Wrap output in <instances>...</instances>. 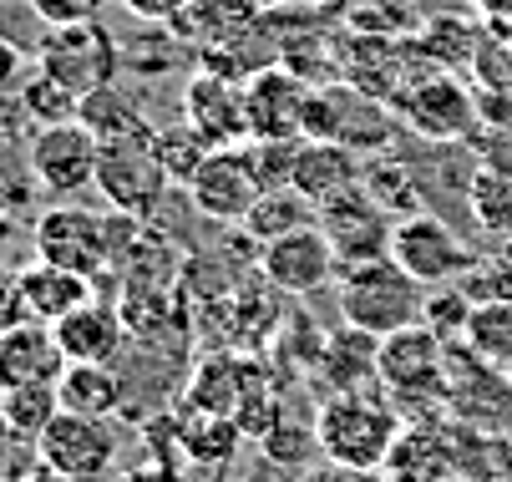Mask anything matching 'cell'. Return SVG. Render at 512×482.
<instances>
[{
  "mask_svg": "<svg viewBox=\"0 0 512 482\" xmlns=\"http://www.w3.org/2000/svg\"><path fill=\"white\" fill-rule=\"evenodd\" d=\"M82 127L97 132V143H107V137H132V132H148V112H142V102L127 92V87H102L92 97H82V112H77Z\"/></svg>",
  "mask_w": 512,
  "mask_h": 482,
  "instance_id": "4316f807",
  "label": "cell"
},
{
  "mask_svg": "<svg viewBox=\"0 0 512 482\" xmlns=\"http://www.w3.org/2000/svg\"><path fill=\"white\" fill-rule=\"evenodd\" d=\"M36 259L46 264H61V269H77L87 280H102L107 264H112V244H107V214H92V209H46L36 219Z\"/></svg>",
  "mask_w": 512,
  "mask_h": 482,
  "instance_id": "7c38bea8",
  "label": "cell"
},
{
  "mask_svg": "<svg viewBox=\"0 0 512 482\" xmlns=\"http://www.w3.org/2000/svg\"><path fill=\"white\" fill-rule=\"evenodd\" d=\"M97 132L82 122H56V127H36L26 143V173L36 178V188L46 198H77L87 188H97Z\"/></svg>",
  "mask_w": 512,
  "mask_h": 482,
  "instance_id": "52a82bcc",
  "label": "cell"
},
{
  "mask_svg": "<svg viewBox=\"0 0 512 482\" xmlns=\"http://www.w3.org/2000/svg\"><path fill=\"white\" fill-rule=\"evenodd\" d=\"M41 26H71V21H97L102 0H26Z\"/></svg>",
  "mask_w": 512,
  "mask_h": 482,
  "instance_id": "74e56055",
  "label": "cell"
},
{
  "mask_svg": "<svg viewBox=\"0 0 512 482\" xmlns=\"http://www.w3.org/2000/svg\"><path fill=\"white\" fill-rule=\"evenodd\" d=\"M391 259L411 274L416 285L431 290V285H457L462 274L477 264V249L442 214L416 209V214L396 219V229H391Z\"/></svg>",
  "mask_w": 512,
  "mask_h": 482,
  "instance_id": "8992f818",
  "label": "cell"
},
{
  "mask_svg": "<svg viewBox=\"0 0 512 482\" xmlns=\"http://www.w3.org/2000/svg\"><path fill=\"white\" fill-rule=\"evenodd\" d=\"M11 239H16V219L0 209V259H6V244H11Z\"/></svg>",
  "mask_w": 512,
  "mask_h": 482,
  "instance_id": "ee69618b",
  "label": "cell"
},
{
  "mask_svg": "<svg viewBox=\"0 0 512 482\" xmlns=\"http://www.w3.org/2000/svg\"><path fill=\"white\" fill-rule=\"evenodd\" d=\"M21 82H26V56H21L16 41L0 36V97H11Z\"/></svg>",
  "mask_w": 512,
  "mask_h": 482,
  "instance_id": "60d3db41",
  "label": "cell"
},
{
  "mask_svg": "<svg viewBox=\"0 0 512 482\" xmlns=\"http://www.w3.org/2000/svg\"><path fill=\"white\" fill-rule=\"evenodd\" d=\"M16 97H21V107H26V122H36V127L77 122V112H82V97L71 92V87H61L56 77H46L41 66L16 87Z\"/></svg>",
  "mask_w": 512,
  "mask_h": 482,
  "instance_id": "1f68e13d",
  "label": "cell"
},
{
  "mask_svg": "<svg viewBox=\"0 0 512 482\" xmlns=\"http://www.w3.org/2000/svg\"><path fill=\"white\" fill-rule=\"evenodd\" d=\"M305 143V137H300ZM300 143H249V158H254V173H259V188H295V158H300Z\"/></svg>",
  "mask_w": 512,
  "mask_h": 482,
  "instance_id": "8d00e7d4",
  "label": "cell"
},
{
  "mask_svg": "<svg viewBox=\"0 0 512 482\" xmlns=\"http://www.w3.org/2000/svg\"><path fill=\"white\" fill-rule=\"evenodd\" d=\"M21 290H26V315L41 320V325H56L71 310H82L87 300H97V280H87L77 269L46 264V259L21 269Z\"/></svg>",
  "mask_w": 512,
  "mask_h": 482,
  "instance_id": "44dd1931",
  "label": "cell"
},
{
  "mask_svg": "<svg viewBox=\"0 0 512 482\" xmlns=\"http://www.w3.org/2000/svg\"><path fill=\"white\" fill-rule=\"evenodd\" d=\"M183 122L203 137L208 148H234L249 143V112H244V82L224 77V72H198L183 87Z\"/></svg>",
  "mask_w": 512,
  "mask_h": 482,
  "instance_id": "2e32d148",
  "label": "cell"
},
{
  "mask_svg": "<svg viewBox=\"0 0 512 482\" xmlns=\"http://www.w3.org/2000/svg\"><path fill=\"white\" fill-rule=\"evenodd\" d=\"M462 346H467L477 361L507 371V366H512V305H477L472 320H467Z\"/></svg>",
  "mask_w": 512,
  "mask_h": 482,
  "instance_id": "4dcf8cb0",
  "label": "cell"
},
{
  "mask_svg": "<svg viewBox=\"0 0 512 482\" xmlns=\"http://www.w3.org/2000/svg\"><path fill=\"white\" fill-rule=\"evenodd\" d=\"M36 66L46 77H56L61 87H71L77 97H92L102 87H112L122 77V46L102 21H71V26H46L41 46H36Z\"/></svg>",
  "mask_w": 512,
  "mask_h": 482,
  "instance_id": "5b68a950",
  "label": "cell"
},
{
  "mask_svg": "<svg viewBox=\"0 0 512 482\" xmlns=\"http://www.w3.org/2000/svg\"><path fill=\"white\" fill-rule=\"evenodd\" d=\"M61 417L56 386H16L6 391V437L16 442H41V432Z\"/></svg>",
  "mask_w": 512,
  "mask_h": 482,
  "instance_id": "f546056e",
  "label": "cell"
},
{
  "mask_svg": "<svg viewBox=\"0 0 512 482\" xmlns=\"http://www.w3.org/2000/svg\"><path fill=\"white\" fill-rule=\"evenodd\" d=\"M305 482H386V477H381V472H355V467H335V462H330L325 472H310Z\"/></svg>",
  "mask_w": 512,
  "mask_h": 482,
  "instance_id": "b9f144b4",
  "label": "cell"
},
{
  "mask_svg": "<svg viewBox=\"0 0 512 482\" xmlns=\"http://www.w3.org/2000/svg\"><path fill=\"white\" fill-rule=\"evenodd\" d=\"M447 346L452 340L426 330L421 320L381 340L376 371H381V391L391 396L396 411L426 422L431 411L447 406Z\"/></svg>",
  "mask_w": 512,
  "mask_h": 482,
  "instance_id": "3957f363",
  "label": "cell"
},
{
  "mask_svg": "<svg viewBox=\"0 0 512 482\" xmlns=\"http://www.w3.org/2000/svg\"><path fill=\"white\" fill-rule=\"evenodd\" d=\"M365 183V153L345 148V143H330V137H305L300 143V158H295V188L310 198V203H325L345 188Z\"/></svg>",
  "mask_w": 512,
  "mask_h": 482,
  "instance_id": "ffe728a7",
  "label": "cell"
},
{
  "mask_svg": "<svg viewBox=\"0 0 512 482\" xmlns=\"http://www.w3.org/2000/svg\"><path fill=\"white\" fill-rule=\"evenodd\" d=\"M305 107L310 82L289 66H264L244 82V112H249V143H300L305 137Z\"/></svg>",
  "mask_w": 512,
  "mask_h": 482,
  "instance_id": "9a60e30c",
  "label": "cell"
},
{
  "mask_svg": "<svg viewBox=\"0 0 512 482\" xmlns=\"http://www.w3.org/2000/svg\"><path fill=\"white\" fill-rule=\"evenodd\" d=\"M0 6H6V0H0Z\"/></svg>",
  "mask_w": 512,
  "mask_h": 482,
  "instance_id": "f907efd6",
  "label": "cell"
},
{
  "mask_svg": "<svg viewBox=\"0 0 512 482\" xmlns=\"http://www.w3.org/2000/svg\"><path fill=\"white\" fill-rule=\"evenodd\" d=\"M178 442L193 462H229L239 452V422L224 411H193L178 427Z\"/></svg>",
  "mask_w": 512,
  "mask_h": 482,
  "instance_id": "f1b7e54d",
  "label": "cell"
},
{
  "mask_svg": "<svg viewBox=\"0 0 512 482\" xmlns=\"http://www.w3.org/2000/svg\"><path fill=\"white\" fill-rule=\"evenodd\" d=\"M122 6H127L142 26H173V21L188 11V0H122Z\"/></svg>",
  "mask_w": 512,
  "mask_h": 482,
  "instance_id": "ab89813d",
  "label": "cell"
},
{
  "mask_svg": "<svg viewBox=\"0 0 512 482\" xmlns=\"http://www.w3.org/2000/svg\"><path fill=\"white\" fill-rule=\"evenodd\" d=\"M36 457L56 467L66 482H102L117 467V432L112 417H82V411H61L41 432Z\"/></svg>",
  "mask_w": 512,
  "mask_h": 482,
  "instance_id": "30bf717a",
  "label": "cell"
},
{
  "mask_svg": "<svg viewBox=\"0 0 512 482\" xmlns=\"http://www.w3.org/2000/svg\"><path fill=\"white\" fill-rule=\"evenodd\" d=\"M472 219L492 234V239H507L512 244V168H477V183H472Z\"/></svg>",
  "mask_w": 512,
  "mask_h": 482,
  "instance_id": "83f0119b",
  "label": "cell"
},
{
  "mask_svg": "<svg viewBox=\"0 0 512 482\" xmlns=\"http://www.w3.org/2000/svg\"><path fill=\"white\" fill-rule=\"evenodd\" d=\"M320 224V203H310L300 188H264L259 203L244 219V234L254 244H274L284 234H300V229H315Z\"/></svg>",
  "mask_w": 512,
  "mask_h": 482,
  "instance_id": "484cf974",
  "label": "cell"
},
{
  "mask_svg": "<svg viewBox=\"0 0 512 482\" xmlns=\"http://www.w3.org/2000/svg\"><path fill=\"white\" fill-rule=\"evenodd\" d=\"M259 274H264L269 290H279L289 300H310L315 290L340 280V259L315 224V229H300V234H284L274 244H259Z\"/></svg>",
  "mask_w": 512,
  "mask_h": 482,
  "instance_id": "4fadbf2b",
  "label": "cell"
},
{
  "mask_svg": "<svg viewBox=\"0 0 512 482\" xmlns=\"http://www.w3.org/2000/svg\"><path fill=\"white\" fill-rule=\"evenodd\" d=\"M391 229H396V214L365 183H355V188L320 203V234L330 239L340 269L391 254Z\"/></svg>",
  "mask_w": 512,
  "mask_h": 482,
  "instance_id": "9c48e42d",
  "label": "cell"
},
{
  "mask_svg": "<svg viewBox=\"0 0 512 482\" xmlns=\"http://www.w3.org/2000/svg\"><path fill=\"white\" fill-rule=\"evenodd\" d=\"M401 117L421 143H462V137H472V127L482 122L477 92L452 72H436V77L416 82L401 97Z\"/></svg>",
  "mask_w": 512,
  "mask_h": 482,
  "instance_id": "5bb4252c",
  "label": "cell"
},
{
  "mask_svg": "<svg viewBox=\"0 0 512 482\" xmlns=\"http://www.w3.org/2000/svg\"><path fill=\"white\" fill-rule=\"evenodd\" d=\"M507 376H512V366H507Z\"/></svg>",
  "mask_w": 512,
  "mask_h": 482,
  "instance_id": "681fc988",
  "label": "cell"
},
{
  "mask_svg": "<svg viewBox=\"0 0 512 482\" xmlns=\"http://www.w3.org/2000/svg\"><path fill=\"white\" fill-rule=\"evenodd\" d=\"M421 300H426V285H416L391 254L365 259V264H345L340 280H335L340 320L365 330V335H376V340L416 325L421 320Z\"/></svg>",
  "mask_w": 512,
  "mask_h": 482,
  "instance_id": "7a4b0ae2",
  "label": "cell"
},
{
  "mask_svg": "<svg viewBox=\"0 0 512 482\" xmlns=\"http://www.w3.org/2000/svg\"><path fill=\"white\" fill-rule=\"evenodd\" d=\"M269 6L264 0H188V11L168 26L188 46H229L239 41Z\"/></svg>",
  "mask_w": 512,
  "mask_h": 482,
  "instance_id": "7402d4cb",
  "label": "cell"
},
{
  "mask_svg": "<svg viewBox=\"0 0 512 482\" xmlns=\"http://www.w3.org/2000/svg\"><path fill=\"white\" fill-rule=\"evenodd\" d=\"M386 482H436V477H406V472H386Z\"/></svg>",
  "mask_w": 512,
  "mask_h": 482,
  "instance_id": "bcb514c9",
  "label": "cell"
},
{
  "mask_svg": "<svg viewBox=\"0 0 512 482\" xmlns=\"http://www.w3.org/2000/svg\"><path fill=\"white\" fill-rule=\"evenodd\" d=\"M376 356H381V340H376V335H365V330H355V325L335 330L325 346H320V366H325V376H330V396L371 391V381H381Z\"/></svg>",
  "mask_w": 512,
  "mask_h": 482,
  "instance_id": "cb8c5ba5",
  "label": "cell"
},
{
  "mask_svg": "<svg viewBox=\"0 0 512 482\" xmlns=\"http://www.w3.org/2000/svg\"><path fill=\"white\" fill-rule=\"evenodd\" d=\"M467 290L472 305H512V254L497 249V254H477V264L457 280Z\"/></svg>",
  "mask_w": 512,
  "mask_h": 482,
  "instance_id": "d590c367",
  "label": "cell"
},
{
  "mask_svg": "<svg viewBox=\"0 0 512 482\" xmlns=\"http://www.w3.org/2000/svg\"><path fill=\"white\" fill-rule=\"evenodd\" d=\"M117 482H178L168 467H137V472H127V477H117Z\"/></svg>",
  "mask_w": 512,
  "mask_h": 482,
  "instance_id": "7bdbcfd3",
  "label": "cell"
},
{
  "mask_svg": "<svg viewBox=\"0 0 512 482\" xmlns=\"http://www.w3.org/2000/svg\"><path fill=\"white\" fill-rule=\"evenodd\" d=\"M61 411H82V417H117L127 406V381L117 366H97V361H66L61 381H56Z\"/></svg>",
  "mask_w": 512,
  "mask_h": 482,
  "instance_id": "603a6c76",
  "label": "cell"
},
{
  "mask_svg": "<svg viewBox=\"0 0 512 482\" xmlns=\"http://www.w3.org/2000/svg\"><path fill=\"white\" fill-rule=\"evenodd\" d=\"M173 188L163 158H158V127L132 132V137H107L97 153V193L107 209L132 214V219H153L163 193Z\"/></svg>",
  "mask_w": 512,
  "mask_h": 482,
  "instance_id": "277c9868",
  "label": "cell"
},
{
  "mask_svg": "<svg viewBox=\"0 0 512 482\" xmlns=\"http://www.w3.org/2000/svg\"><path fill=\"white\" fill-rule=\"evenodd\" d=\"M0 432H6V391H0Z\"/></svg>",
  "mask_w": 512,
  "mask_h": 482,
  "instance_id": "7dc6e473",
  "label": "cell"
},
{
  "mask_svg": "<svg viewBox=\"0 0 512 482\" xmlns=\"http://www.w3.org/2000/svg\"><path fill=\"white\" fill-rule=\"evenodd\" d=\"M447 411L462 422H512V376L477 361L462 340L447 346Z\"/></svg>",
  "mask_w": 512,
  "mask_h": 482,
  "instance_id": "e0dca14e",
  "label": "cell"
},
{
  "mask_svg": "<svg viewBox=\"0 0 512 482\" xmlns=\"http://www.w3.org/2000/svg\"><path fill=\"white\" fill-rule=\"evenodd\" d=\"M365 188H371L396 219H406V214L421 209V188H416L411 168L396 163V158H386V153H371V158H365Z\"/></svg>",
  "mask_w": 512,
  "mask_h": 482,
  "instance_id": "d6a6232c",
  "label": "cell"
},
{
  "mask_svg": "<svg viewBox=\"0 0 512 482\" xmlns=\"http://www.w3.org/2000/svg\"><path fill=\"white\" fill-rule=\"evenodd\" d=\"M183 193L193 198V209L203 219H213V224H244L249 209L259 203V193H264L259 173H254V158H249V143L213 148Z\"/></svg>",
  "mask_w": 512,
  "mask_h": 482,
  "instance_id": "8fae6325",
  "label": "cell"
},
{
  "mask_svg": "<svg viewBox=\"0 0 512 482\" xmlns=\"http://www.w3.org/2000/svg\"><path fill=\"white\" fill-rule=\"evenodd\" d=\"M401 427L406 422L391 406V396H371V391L330 396L315 411V452H325L335 467L386 472V457H391Z\"/></svg>",
  "mask_w": 512,
  "mask_h": 482,
  "instance_id": "6da1fadb",
  "label": "cell"
},
{
  "mask_svg": "<svg viewBox=\"0 0 512 482\" xmlns=\"http://www.w3.org/2000/svg\"><path fill=\"white\" fill-rule=\"evenodd\" d=\"M305 137H330V143H345L355 153H391V117L365 97L355 92L350 82L345 87H310V107H305Z\"/></svg>",
  "mask_w": 512,
  "mask_h": 482,
  "instance_id": "ba28073f",
  "label": "cell"
},
{
  "mask_svg": "<svg viewBox=\"0 0 512 482\" xmlns=\"http://www.w3.org/2000/svg\"><path fill=\"white\" fill-rule=\"evenodd\" d=\"M482 482H512V477H507V472H497V477H482Z\"/></svg>",
  "mask_w": 512,
  "mask_h": 482,
  "instance_id": "c3c4849f",
  "label": "cell"
},
{
  "mask_svg": "<svg viewBox=\"0 0 512 482\" xmlns=\"http://www.w3.org/2000/svg\"><path fill=\"white\" fill-rule=\"evenodd\" d=\"M26 315V290H21V269H6L0 264V330H16Z\"/></svg>",
  "mask_w": 512,
  "mask_h": 482,
  "instance_id": "f35d334b",
  "label": "cell"
},
{
  "mask_svg": "<svg viewBox=\"0 0 512 482\" xmlns=\"http://www.w3.org/2000/svg\"><path fill=\"white\" fill-rule=\"evenodd\" d=\"M472 300H467V290L462 285H431L426 290V300H421V325L426 330H436L442 340H462L467 335V320H472Z\"/></svg>",
  "mask_w": 512,
  "mask_h": 482,
  "instance_id": "e575fe53",
  "label": "cell"
},
{
  "mask_svg": "<svg viewBox=\"0 0 512 482\" xmlns=\"http://www.w3.org/2000/svg\"><path fill=\"white\" fill-rule=\"evenodd\" d=\"M122 325L132 340H148V346H163L173 330H183V300L173 285H122Z\"/></svg>",
  "mask_w": 512,
  "mask_h": 482,
  "instance_id": "d4e9b609",
  "label": "cell"
},
{
  "mask_svg": "<svg viewBox=\"0 0 512 482\" xmlns=\"http://www.w3.org/2000/svg\"><path fill=\"white\" fill-rule=\"evenodd\" d=\"M208 153H213V148L203 143V137H198L188 122L158 127V158H163V168H168L173 188H188V183H193V173L203 168V158H208Z\"/></svg>",
  "mask_w": 512,
  "mask_h": 482,
  "instance_id": "836d02e7",
  "label": "cell"
},
{
  "mask_svg": "<svg viewBox=\"0 0 512 482\" xmlns=\"http://www.w3.org/2000/svg\"><path fill=\"white\" fill-rule=\"evenodd\" d=\"M269 11H295V6H310V0H264Z\"/></svg>",
  "mask_w": 512,
  "mask_h": 482,
  "instance_id": "f6af8a7d",
  "label": "cell"
},
{
  "mask_svg": "<svg viewBox=\"0 0 512 482\" xmlns=\"http://www.w3.org/2000/svg\"><path fill=\"white\" fill-rule=\"evenodd\" d=\"M66 371V351L51 325L21 320L16 330H0V391L16 386H56Z\"/></svg>",
  "mask_w": 512,
  "mask_h": 482,
  "instance_id": "ac0fdd59",
  "label": "cell"
},
{
  "mask_svg": "<svg viewBox=\"0 0 512 482\" xmlns=\"http://www.w3.org/2000/svg\"><path fill=\"white\" fill-rule=\"evenodd\" d=\"M66 361H97V366H117L122 346H127V325H122V310L107 305V300H87L82 310H71L66 320L51 325Z\"/></svg>",
  "mask_w": 512,
  "mask_h": 482,
  "instance_id": "d6986e66",
  "label": "cell"
}]
</instances>
